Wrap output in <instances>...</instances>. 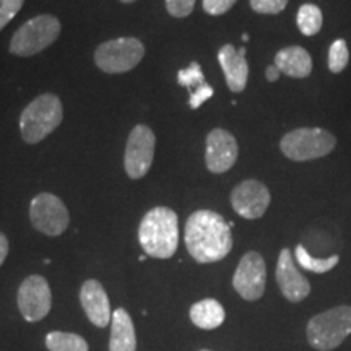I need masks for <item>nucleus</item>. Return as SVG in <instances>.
Here are the masks:
<instances>
[{
    "label": "nucleus",
    "instance_id": "obj_1",
    "mask_svg": "<svg viewBox=\"0 0 351 351\" xmlns=\"http://www.w3.org/2000/svg\"><path fill=\"white\" fill-rule=\"evenodd\" d=\"M184 241L195 262H219L232 249L231 225L217 212L199 210L187 218Z\"/></svg>",
    "mask_w": 351,
    "mask_h": 351
},
{
    "label": "nucleus",
    "instance_id": "obj_2",
    "mask_svg": "<svg viewBox=\"0 0 351 351\" xmlns=\"http://www.w3.org/2000/svg\"><path fill=\"white\" fill-rule=\"evenodd\" d=\"M138 241L147 256L171 258L179 245V219L168 207L152 208L138 226Z\"/></svg>",
    "mask_w": 351,
    "mask_h": 351
},
{
    "label": "nucleus",
    "instance_id": "obj_3",
    "mask_svg": "<svg viewBox=\"0 0 351 351\" xmlns=\"http://www.w3.org/2000/svg\"><path fill=\"white\" fill-rule=\"evenodd\" d=\"M64 119L62 101L57 95L44 93L34 98L21 111L20 134L26 143L43 142L51 135Z\"/></svg>",
    "mask_w": 351,
    "mask_h": 351
},
{
    "label": "nucleus",
    "instance_id": "obj_4",
    "mask_svg": "<svg viewBox=\"0 0 351 351\" xmlns=\"http://www.w3.org/2000/svg\"><path fill=\"white\" fill-rule=\"evenodd\" d=\"M307 341L319 351L335 350L351 333V306H337L309 320Z\"/></svg>",
    "mask_w": 351,
    "mask_h": 351
},
{
    "label": "nucleus",
    "instance_id": "obj_5",
    "mask_svg": "<svg viewBox=\"0 0 351 351\" xmlns=\"http://www.w3.org/2000/svg\"><path fill=\"white\" fill-rule=\"evenodd\" d=\"M60 29H62V26H60L57 16L47 15V13L34 16V19L25 21L13 33L10 44H8V51H10V54L20 57L39 54L59 38Z\"/></svg>",
    "mask_w": 351,
    "mask_h": 351
},
{
    "label": "nucleus",
    "instance_id": "obj_6",
    "mask_svg": "<svg viewBox=\"0 0 351 351\" xmlns=\"http://www.w3.org/2000/svg\"><path fill=\"white\" fill-rule=\"evenodd\" d=\"M337 147L335 135L319 127H301L288 132L280 142V150L288 160L311 161L327 156Z\"/></svg>",
    "mask_w": 351,
    "mask_h": 351
},
{
    "label": "nucleus",
    "instance_id": "obj_7",
    "mask_svg": "<svg viewBox=\"0 0 351 351\" xmlns=\"http://www.w3.org/2000/svg\"><path fill=\"white\" fill-rule=\"evenodd\" d=\"M143 56V43L138 38L124 36L99 44L95 51V64L106 73H125L137 67Z\"/></svg>",
    "mask_w": 351,
    "mask_h": 351
},
{
    "label": "nucleus",
    "instance_id": "obj_8",
    "mask_svg": "<svg viewBox=\"0 0 351 351\" xmlns=\"http://www.w3.org/2000/svg\"><path fill=\"white\" fill-rule=\"evenodd\" d=\"M29 219L34 230L46 236L64 234L70 225V215L65 204L51 192H41L29 204Z\"/></svg>",
    "mask_w": 351,
    "mask_h": 351
},
{
    "label": "nucleus",
    "instance_id": "obj_9",
    "mask_svg": "<svg viewBox=\"0 0 351 351\" xmlns=\"http://www.w3.org/2000/svg\"><path fill=\"white\" fill-rule=\"evenodd\" d=\"M156 137L148 125L138 124L130 130L124 153V168L130 179L147 176L155 158Z\"/></svg>",
    "mask_w": 351,
    "mask_h": 351
},
{
    "label": "nucleus",
    "instance_id": "obj_10",
    "mask_svg": "<svg viewBox=\"0 0 351 351\" xmlns=\"http://www.w3.org/2000/svg\"><path fill=\"white\" fill-rule=\"evenodd\" d=\"M267 265L261 254L251 251L244 254L232 276V287L245 301L261 300L265 293Z\"/></svg>",
    "mask_w": 351,
    "mask_h": 351
},
{
    "label": "nucleus",
    "instance_id": "obj_11",
    "mask_svg": "<svg viewBox=\"0 0 351 351\" xmlns=\"http://www.w3.org/2000/svg\"><path fill=\"white\" fill-rule=\"evenodd\" d=\"M16 304L28 322H39L49 314L52 306L51 288L41 275H29L21 282L16 295Z\"/></svg>",
    "mask_w": 351,
    "mask_h": 351
},
{
    "label": "nucleus",
    "instance_id": "obj_12",
    "mask_svg": "<svg viewBox=\"0 0 351 351\" xmlns=\"http://www.w3.org/2000/svg\"><path fill=\"white\" fill-rule=\"evenodd\" d=\"M270 191L257 179H247L238 184L231 192L232 210L245 219L263 217L270 205Z\"/></svg>",
    "mask_w": 351,
    "mask_h": 351
},
{
    "label": "nucleus",
    "instance_id": "obj_13",
    "mask_svg": "<svg viewBox=\"0 0 351 351\" xmlns=\"http://www.w3.org/2000/svg\"><path fill=\"white\" fill-rule=\"evenodd\" d=\"M239 147L234 135L225 129H213L205 142V165L210 173L223 174L234 166Z\"/></svg>",
    "mask_w": 351,
    "mask_h": 351
},
{
    "label": "nucleus",
    "instance_id": "obj_14",
    "mask_svg": "<svg viewBox=\"0 0 351 351\" xmlns=\"http://www.w3.org/2000/svg\"><path fill=\"white\" fill-rule=\"evenodd\" d=\"M276 283L280 291L289 302H301L311 293V283L304 275L298 270L295 258L288 247L282 249L276 262Z\"/></svg>",
    "mask_w": 351,
    "mask_h": 351
},
{
    "label": "nucleus",
    "instance_id": "obj_15",
    "mask_svg": "<svg viewBox=\"0 0 351 351\" xmlns=\"http://www.w3.org/2000/svg\"><path fill=\"white\" fill-rule=\"evenodd\" d=\"M80 302L93 326L104 328L111 324V304L106 289L98 280H86L80 288Z\"/></svg>",
    "mask_w": 351,
    "mask_h": 351
},
{
    "label": "nucleus",
    "instance_id": "obj_16",
    "mask_svg": "<svg viewBox=\"0 0 351 351\" xmlns=\"http://www.w3.org/2000/svg\"><path fill=\"white\" fill-rule=\"evenodd\" d=\"M218 62L225 73L226 85L232 93H243L247 85L249 65L245 60V47L236 49L232 44H225L218 51Z\"/></svg>",
    "mask_w": 351,
    "mask_h": 351
},
{
    "label": "nucleus",
    "instance_id": "obj_17",
    "mask_svg": "<svg viewBox=\"0 0 351 351\" xmlns=\"http://www.w3.org/2000/svg\"><path fill=\"white\" fill-rule=\"evenodd\" d=\"M178 82L179 85L189 90V106L192 109H199L205 101L215 95L213 88L205 82L204 72L197 62H192L187 69L179 70Z\"/></svg>",
    "mask_w": 351,
    "mask_h": 351
},
{
    "label": "nucleus",
    "instance_id": "obj_18",
    "mask_svg": "<svg viewBox=\"0 0 351 351\" xmlns=\"http://www.w3.org/2000/svg\"><path fill=\"white\" fill-rule=\"evenodd\" d=\"M274 64L280 72L291 78H306L313 72V59L301 46H289L278 51Z\"/></svg>",
    "mask_w": 351,
    "mask_h": 351
},
{
    "label": "nucleus",
    "instance_id": "obj_19",
    "mask_svg": "<svg viewBox=\"0 0 351 351\" xmlns=\"http://www.w3.org/2000/svg\"><path fill=\"white\" fill-rule=\"evenodd\" d=\"M109 351H137V335L132 317L125 309L114 311Z\"/></svg>",
    "mask_w": 351,
    "mask_h": 351
},
{
    "label": "nucleus",
    "instance_id": "obj_20",
    "mask_svg": "<svg viewBox=\"0 0 351 351\" xmlns=\"http://www.w3.org/2000/svg\"><path fill=\"white\" fill-rule=\"evenodd\" d=\"M189 315H191L194 326L204 328V330H215V328H218L225 322L226 313L217 300L207 298V300H202L192 304Z\"/></svg>",
    "mask_w": 351,
    "mask_h": 351
},
{
    "label": "nucleus",
    "instance_id": "obj_21",
    "mask_svg": "<svg viewBox=\"0 0 351 351\" xmlns=\"http://www.w3.org/2000/svg\"><path fill=\"white\" fill-rule=\"evenodd\" d=\"M46 346L49 351H88V343L83 337L67 332L47 333Z\"/></svg>",
    "mask_w": 351,
    "mask_h": 351
},
{
    "label": "nucleus",
    "instance_id": "obj_22",
    "mask_svg": "<svg viewBox=\"0 0 351 351\" xmlns=\"http://www.w3.org/2000/svg\"><path fill=\"white\" fill-rule=\"evenodd\" d=\"M296 23L300 32L304 34V36H314V34H317L320 32V28H322V12H320V8L317 5H314V3H304V5H301L300 12H298Z\"/></svg>",
    "mask_w": 351,
    "mask_h": 351
},
{
    "label": "nucleus",
    "instance_id": "obj_23",
    "mask_svg": "<svg viewBox=\"0 0 351 351\" xmlns=\"http://www.w3.org/2000/svg\"><path fill=\"white\" fill-rule=\"evenodd\" d=\"M295 254H296L298 263H300L302 269L314 271V274H327V271H330L333 267L340 262L339 256H332L328 258H315L311 256V254L304 249V245L301 244L296 245Z\"/></svg>",
    "mask_w": 351,
    "mask_h": 351
},
{
    "label": "nucleus",
    "instance_id": "obj_24",
    "mask_svg": "<svg viewBox=\"0 0 351 351\" xmlns=\"http://www.w3.org/2000/svg\"><path fill=\"white\" fill-rule=\"evenodd\" d=\"M350 62V51L348 44L345 39H337L332 43L330 49H328V69L332 73H340L346 69Z\"/></svg>",
    "mask_w": 351,
    "mask_h": 351
},
{
    "label": "nucleus",
    "instance_id": "obj_25",
    "mask_svg": "<svg viewBox=\"0 0 351 351\" xmlns=\"http://www.w3.org/2000/svg\"><path fill=\"white\" fill-rule=\"evenodd\" d=\"M25 0H0V32L19 15Z\"/></svg>",
    "mask_w": 351,
    "mask_h": 351
},
{
    "label": "nucleus",
    "instance_id": "obj_26",
    "mask_svg": "<svg viewBox=\"0 0 351 351\" xmlns=\"http://www.w3.org/2000/svg\"><path fill=\"white\" fill-rule=\"evenodd\" d=\"M287 5L288 0H251L252 10L262 15H276L283 12Z\"/></svg>",
    "mask_w": 351,
    "mask_h": 351
},
{
    "label": "nucleus",
    "instance_id": "obj_27",
    "mask_svg": "<svg viewBox=\"0 0 351 351\" xmlns=\"http://www.w3.org/2000/svg\"><path fill=\"white\" fill-rule=\"evenodd\" d=\"M195 7V0H166V10L174 19H186Z\"/></svg>",
    "mask_w": 351,
    "mask_h": 351
},
{
    "label": "nucleus",
    "instance_id": "obj_28",
    "mask_svg": "<svg viewBox=\"0 0 351 351\" xmlns=\"http://www.w3.org/2000/svg\"><path fill=\"white\" fill-rule=\"evenodd\" d=\"M236 2H238V0H204V2H202V7H204V10L207 12L208 15L218 16L232 8Z\"/></svg>",
    "mask_w": 351,
    "mask_h": 351
},
{
    "label": "nucleus",
    "instance_id": "obj_29",
    "mask_svg": "<svg viewBox=\"0 0 351 351\" xmlns=\"http://www.w3.org/2000/svg\"><path fill=\"white\" fill-rule=\"evenodd\" d=\"M8 249H10V245H8L7 236L0 231V267H2V263L5 262V258L8 256Z\"/></svg>",
    "mask_w": 351,
    "mask_h": 351
},
{
    "label": "nucleus",
    "instance_id": "obj_30",
    "mask_svg": "<svg viewBox=\"0 0 351 351\" xmlns=\"http://www.w3.org/2000/svg\"><path fill=\"white\" fill-rule=\"evenodd\" d=\"M280 75H282V72H280L278 70V67H276V65L274 64V65H269V67H267V72H265V77H267V80L269 82H276L280 78Z\"/></svg>",
    "mask_w": 351,
    "mask_h": 351
},
{
    "label": "nucleus",
    "instance_id": "obj_31",
    "mask_svg": "<svg viewBox=\"0 0 351 351\" xmlns=\"http://www.w3.org/2000/svg\"><path fill=\"white\" fill-rule=\"evenodd\" d=\"M121 2H124V3H132V2H135V0H121Z\"/></svg>",
    "mask_w": 351,
    "mask_h": 351
},
{
    "label": "nucleus",
    "instance_id": "obj_32",
    "mask_svg": "<svg viewBox=\"0 0 351 351\" xmlns=\"http://www.w3.org/2000/svg\"><path fill=\"white\" fill-rule=\"evenodd\" d=\"M199 351H212V350H199Z\"/></svg>",
    "mask_w": 351,
    "mask_h": 351
}]
</instances>
